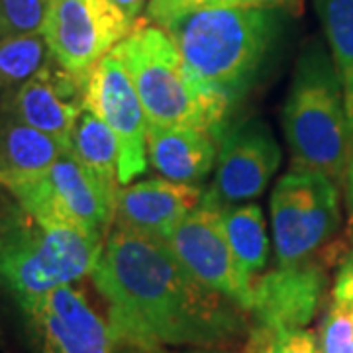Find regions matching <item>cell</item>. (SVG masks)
<instances>
[{
  "mask_svg": "<svg viewBox=\"0 0 353 353\" xmlns=\"http://www.w3.org/2000/svg\"><path fill=\"white\" fill-rule=\"evenodd\" d=\"M332 303L353 306V252L343 257L332 287Z\"/></svg>",
  "mask_w": 353,
  "mask_h": 353,
  "instance_id": "26",
  "label": "cell"
},
{
  "mask_svg": "<svg viewBox=\"0 0 353 353\" xmlns=\"http://www.w3.org/2000/svg\"><path fill=\"white\" fill-rule=\"evenodd\" d=\"M316 12L328 39L330 55L340 75L350 139L353 138V0H314ZM352 145V143H350Z\"/></svg>",
  "mask_w": 353,
  "mask_h": 353,
  "instance_id": "20",
  "label": "cell"
},
{
  "mask_svg": "<svg viewBox=\"0 0 353 353\" xmlns=\"http://www.w3.org/2000/svg\"><path fill=\"white\" fill-rule=\"evenodd\" d=\"M277 8L214 6L165 26L204 87L234 106L253 87L281 28Z\"/></svg>",
  "mask_w": 353,
  "mask_h": 353,
  "instance_id": "2",
  "label": "cell"
},
{
  "mask_svg": "<svg viewBox=\"0 0 353 353\" xmlns=\"http://www.w3.org/2000/svg\"><path fill=\"white\" fill-rule=\"evenodd\" d=\"M248 353H322L314 332L306 328L273 330L255 326Z\"/></svg>",
  "mask_w": 353,
  "mask_h": 353,
  "instance_id": "24",
  "label": "cell"
},
{
  "mask_svg": "<svg viewBox=\"0 0 353 353\" xmlns=\"http://www.w3.org/2000/svg\"><path fill=\"white\" fill-rule=\"evenodd\" d=\"M65 150L61 141L0 106V183L48 169Z\"/></svg>",
  "mask_w": 353,
  "mask_h": 353,
  "instance_id": "17",
  "label": "cell"
},
{
  "mask_svg": "<svg viewBox=\"0 0 353 353\" xmlns=\"http://www.w3.org/2000/svg\"><path fill=\"white\" fill-rule=\"evenodd\" d=\"M341 222L338 183L328 175L292 167L271 194V224L277 265L312 259Z\"/></svg>",
  "mask_w": 353,
  "mask_h": 353,
  "instance_id": "8",
  "label": "cell"
},
{
  "mask_svg": "<svg viewBox=\"0 0 353 353\" xmlns=\"http://www.w3.org/2000/svg\"><path fill=\"white\" fill-rule=\"evenodd\" d=\"M303 0H150L148 2V22L165 28L185 14L214 8V6H252V8H277L299 12Z\"/></svg>",
  "mask_w": 353,
  "mask_h": 353,
  "instance_id": "22",
  "label": "cell"
},
{
  "mask_svg": "<svg viewBox=\"0 0 353 353\" xmlns=\"http://www.w3.org/2000/svg\"><path fill=\"white\" fill-rule=\"evenodd\" d=\"M189 353H234V352H226V350H218V347H196Z\"/></svg>",
  "mask_w": 353,
  "mask_h": 353,
  "instance_id": "29",
  "label": "cell"
},
{
  "mask_svg": "<svg viewBox=\"0 0 353 353\" xmlns=\"http://www.w3.org/2000/svg\"><path fill=\"white\" fill-rule=\"evenodd\" d=\"M85 110L94 112L118 141V181L130 185L148 167V116L126 65L108 53L85 77Z\"/></svg>",
  "mask_w": 353,
  "mask_h": 353,
  "instance_id": "11",
  "label": "cell"
},
{
  "mask_svg": "<svg viewBox=\"0 0 353 353\" xmlns=\"http://www.w3.org/2000/svg\"><path fill=\"white\" fill-rule=\"evenodd\" d=\"M110 2L126 14L130 20L138 22V18L141 16V12L148 8V2H150V0H110Z\"/></svg>",
  "mask_w": 353,
  "mask_h": 353,
  "instance_id": "27",
  "label": "cell"
},
{
  "mask_svg": "<svg viewBox=\"0 0 353 353\" xmlns=\"http://www.w3.org/2000/svg\"><path fill=\"white\" fill-rule=\"evenodd\" d=\"M196 185L171 179L130 183L118 192L114 230L169 240L175 228L201 204Z\"/></svg>",
  "mask_w": 353,
  "mask_h": 353,
  "instance_id": "15",
  "label": "cell"
},
{
  "mask_svg": "<svg viewBox=\"0 0 353 353\" xmlns=\"http://www.w3.org/2000/svg\"><path fill=\"white\" fill-rule=\"evenodd\" d=\"M67 150L75 155L79 163L87 169L97 181H101L106 189L118 194L120 181H118V141L112 130L102 122L101 118L90 110H83Z\"/></svg>",
  "mask_w": 353,
  "mask_h": 353,
  "instance_id": "18",
  "label": "cell"
},
{
  "mask_svg": "<svg viewBox=\"0 0 353 353\" xmlns=\"http://www.w3.org/2000/svg\"><path fill=\"white\" fill-rule=\"evenodd\" d=\"M85 77L67 71L51 57L50 63L2 108H8L26 124L67 148L77 120L85 110Z\"/></svg>",
  "mask_w": 353,
  "mask_h": 353,
  "instance_id": "14",
  "label": "cell"
},
{
  "mask_svg": "<svg viewBox=\"0 0 353 353\" xmlns=\"http://www.w3.org/2000/svg\"><path fill=\"white\" fill-rule=\"evenodd\" d=\"M216 136L204 130L148 122V163L171 181H202L216 161Z\"/></svg>",
  "mask_w": 353,
  "mask_h": 353,
  "instance_id": "16",
  "label": "cell"
},
{
  "mask_svg": "<svg viewBox=\"0 0 353 353\" xmlns=\"http://www.w3.org/2000/svg\"><path fill=\"white\" fill-rule=\"evenodd\" d=\"M104 240L28 212L0 185V292L16 306L90 277Z\"/></svg>",
  "mask_w": 353,
  "mask_h": 353,
  "instance_id": "3",
  "label": "cell"
},
{
  "mask_svg": "<svg viewBox=\"0 0 353 353\" xmlns=\"http://www.w3.org/2000/svg\"><path fill=\"white\" fill-rule=\"evenodd\" d=\"M222 208L224 202L212 190L204 192L201 204L175 228L167 243L199 283L250 312L253 283L243 277L230 250Z\"/></svg>",
  "mask_w": 353,
  "mask_h": 353,
  "instance_id": "10",
  "label": "cell"
},
{
  "mask_svg": "<svg viewBox=\"0 0 353 353\" xmlns=\"http://www.w3.org/2000/svg\"><path fill=\"white\" fill-rule=\"evenodd\" d=\"M136 24L110 0H50L41 34L57 63L71 73L87 75Z\"/></svg>",
  "mask_w": 353,
  "mask_h": 353,
  "instance_id": "9",
  "label": "cell"
},
{
  "mask_svg": "<svg viewBox=\"0 0 353 353\" xmlns=\"http://www.w3.org/2000/svg\"><path fill=\"white\" fill-rule=\"evenodd\" d=\"M18 310L36 353H167L116 328L75 285L22 301Z\"/></svg>",
  "mask_w": 353,
  "mask_h": 353,
  "instance_id": "6",
  "label": "cell"
},
{
  "mask_svg": "<svg viewBox=\"0 0 353 353\" xmlns=\"http://www.w3.org/2000/svg\"><path fill=\"white\" fill-rule=\"evenodd\" d=\"M326 290V273L308 259L277 265L253 281L252 312L255 326L273 330L306 328L314 318Z\"/></svg>",
  "mask_w": 353,
  "mask_h": 353,
  "instance_id": "13",
  "label": "cell"
},
{
  "mask_svg": "<svg viewBox=\"0 0 353 353\" xmlns=\"http://www.w3.org/2000/svg\"><path fill=\"white\" fill-rule=\"evenodd\" d=\"M222 222L230 250L248 281H255L269 259V240L263 212L257 204L224 206Z\"/></svg>",
  "mask_w": 353,
  "mask_h": 353,
  "instance_id": "19",
  "label": "cell"
},
{
  "mask_svg": "<svg viewBox=\"0 0 353 353\" xmlns=\"http://www.w3.org/2000/svg\"><path fill=\"white\" fill-rule=\"evenodd\" d=\"M343 185H345L347 206H350L353 214V138L352 145H350V153H347V161H345V171H343Z\"/></svg>",
  "mask_w": 353,
  "mask_h": 353,
  "instance_id": "28",
  "label": "cell"
},
{
  "mask_svg": "<svg viewBox=\"0 0 353 353\" xmlns=\"http://www.w3.org/2000/svg\"><path fill=\"white\" fill-rule=\"evenodd\" d=\"M43 34L0 39V106H6L26 83L50 63Z\"/></svg>",
  "mask_w": 353,
  "mask_h": 353,
  "instance_id": "21",
  "label": "cell"
},
{
  "mask_svg": "<svg viewBox=\"0 0 353 353\" xmlns=\"http://www.w3.org/2000/svg\"><path fill=\"white\" fill-rule=\"evenodd\" d=\"M316 338L322 353H353V306L332 303Z\"/></svg>",
  "mask_w": 353,
  "mask_h": 353,
  "instance_id": "25",
  "label": "cell"
},
{
  "mask_svg": "<svg viewBox=\"0 0 353 353\" xmlns=\"http://www.w3.org/2000/svg\"><path fill=\"white\" fill-rule=\"evenodd\" d=\"M212 194L224 204L257 199L281 165V148L269 126L248 118L218 136Z\"/></svg>",
  "mask_w": 353,
  "mask_h": 353,
  "instance_id": "12",
  "label": "cell"
},
{
  "mask_svg": "<svg viewBox=\"0 0 353 353\" xmlns=\"http://www.w3.org/2000/svg\"><path fill=\"white\" fill-rule=\"evenodd\" d=\"M90 279L114 326L155 347H218L245 330V310L199 283L159 238L114 230Z\"/></svg>",
  "mask_w": 353,
  "mask_h": 353,
  "instance_id": "1",
  "label": "cell"
},
{
  "mask_svg": "<svg viewBox=\"0 0 353 353\" xmlns=\"http://www.w3.org/2000/svg\"><path fill=\"white\" fill-rule=\"evenodd\" d=\"M0 185L43 222L79 228L104 241L110 236L118 194L90 175L69 150L48 169L12 176Z\"/></svg>",
  "mask_w": 353,
  "mask_h": 353,
  "instance_id": "7",
  "label": "cell"
},
{
  "mask_svg": "<svg viewBox=\"0 0 353 353\" xmlns=\"http://www.w3.org/2000/svg\"><path fill=\"white\" fill-rule=\"evenodd\" d=\"M126 65L148 122L222 134L232 106L189 69L161 26L139 22L116 48Z\"/></svg>",
  "mask_w": 353,
  "mask_h": 353,
  "instance_id": "4",
  "label": "cell"
},
{
  "mask_svg": "<svg viewBox=\"0 0 353 353\" xmlns=\"http://www.w3.org/2000/svg\"><path fill=\"white\" fill-rule=\"evenodd\" d=\"M283 130L296 169H310L340 183L350 153L343 88L330 50L312 39L301 51L283 108Z\"/></svg>",
  "mask_w": 353,
  "mask_h": 353,
  "instance_id": "5",
  "label": "cell"
},
{
  "mask_svg": "<svg viewBox=\"0 0 353 353\" xmlns=\"http://www.w3.org/2000/svg\"><path fill=\"white\" fill-rule=\"evenodd\" d=\"M50 0H0V39L41 34Z\"/></svg>",
  "mask_w": 353,
  "mask_h": 353,
  "instance_id": "23",
  "label": "cell"
}]
</instances>
